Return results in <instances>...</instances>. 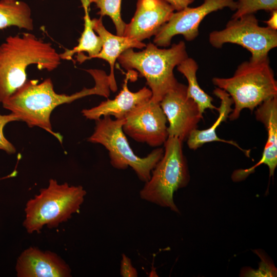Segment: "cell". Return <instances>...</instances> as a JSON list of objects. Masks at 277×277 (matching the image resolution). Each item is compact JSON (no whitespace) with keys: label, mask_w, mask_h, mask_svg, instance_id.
Listing matches in <instances>:
<instances>
[{"label":"cell","mask_w":277,"mask_h":277,"mask_svg":"<svg viewBox=\"0 0 277 277\" xmlns=\"http://www.w3.org/2000/svg\"><path fill=\"white\" fill-rule=\"evenodd\" d=\"M87 71L95 81V85L91 88H85L68 95L55 92L50 78L39 84L37 80L27 81L23 86L2 103L3 106L15 114L20 121L25 122L29 127H40L62 142V136L53 131L50 121L51 114L56 107L88 95L96 94L108 98L110 95L109 77L106 72L98 69H89Z\"/></svg>","instance_id":"cell-1"},{"label":"cell","mask_w":277,"mask_h":277,"mask_svg":"<svg viewBox=\"0 0 277 277\" xmlns=\"http://www.w3.org/2000/svg\"><path fill=\"white\" fill-rule=\"evenodd\" d=\"M61 57L50 43L30 33L7 37L0 45V102L8 98L27 81L26 69L36 64L51 71L61 63Z\"/></svg>","instance_id":"cell-2"},{"label":"cell","mask_w":277,"mask_h":277,"mask_svg":"<svg viewBox=\"0 0 277 277\" xmlns=\"http://www.w3.org/2000/svg\"><path fill=\"white\" fill-rule=\"evenodd\" d=\"M188 57L186 45L180 41L167 49L159 48L151 43L141 51L128 49L119 56L117 60L124 68L135 69L145 78L152 92L150 100L160 103L178 82L173 73L174 68Z\"/></svg>","instance_id":"cell-3"},{"label":"cell","mask_w":277,"mask_h":277,"mask_svg":"<svg viewBox=\"0 0 277 277\" xmlns=\"http://www.w3.org/2000/svg\"><path fill=\"white\" fill-rule=\"evenodd\" d=\"M213 84L226 91L234 108L228 118L238 119L242 110L251 111L264 101L277 96V83L268 57L259 61L244 62L228 78L215 77Z\"/></svg>","instance_id":"cell-4"},{"label":"cell","mask_w":277,"mask_h":277,"mask_svg":"<svg viewBox=\"0 0 277 277\" xmlns=\"http://www.w3.org/2000/svg\"><path fill=\"white\" fill-rule=\"evenodd\" d=\"M86 194L81 186L59 184L50 179L47 188L27 202L24 226L29 233L39 232L45 226L57 227L79 211Z\"/></svg>","instance_id":"cell-5"},{"label":"cell","mask_w":277,"mask_h":277,"mask_svg":"<svg viewBox=\"0 0 277 277\" xmlns=\"http://www.w3.org/2000/svg\"><path fill=\"white\" fill-rule=\"evenodd\" d=\"M182 143L177 137L168 136L164 144V154L151 172L150 179L140 192V197L179 213L173 194L186 186L190 180Z\"/></svg>","instance_id":"cell-6"},{"label":"cell","mask_w":277,"mask_h":277,"mask_svg":"<svg viewBox=\"0 0 277 277\" xmlns=\"http://www.w3.org/2000/svg\"><path fill=\"white\" fill-rule=\"evenodd\" d=\"M124 122L125 118L113 120L110 116L96 120L94 132L88 141L101 144L108 150L113 167L123 170L130 167L138 178L145 183L150 179L152 170L162 157L164 149L157 148L144 157L136 155L123 131Z\"/></svg>","instance_id":"cell-7"},{"label":"cell","mask_w":277,"mask_h":277,"mask_svg":"<svg viewBox=\"0 0 277 277\" xmlns=\"http://www.w3.org/2000/svg\"><path fill=\"white\" fill-rule=\"evenodd\" d=\"M210 44L222 48L226 43L239 45L251 54L250 60L259 61L268 57L269 52L277 46V31L259 25L254 14L231 19L221 30L211 32Z\"/></svg>","instance_id":"cell-8"},{"label":"cell","mask_w":277,"mask_h":277,"mask_svg":"<svg viewBox=\"0 0 277 277\" xmlns=\"http://www.w3.org/2000/svg\"><path fill=\"white\" fill-rule=\"evenodd\" d=\"M237 3L234 0H204L196 7H187L173 12L167 22L154 35V44L166 47L173 36L182 35L187 41L194 40L199 35V27L203 19L209 13L228 8L234 11Z\"/></svg>","instance_id":"cell-9"},{"label":"cell","mask_w":277,"mask_h":277,"mask_svg":"<svg viewBox=\"0 0 277 277\" xmlns=\"http://www.w3.org/2000/svg\"><path fill=\"white\" fill-rule=\"evenodd\" d=\"M167 122L160 103L150 100L127 114L123 130L125 134L137 142L159 147L168 137Z\"/></svg>","instance_id":"cell-10"},{"label":"cell","mask_w":277,"mask_h":277,"mask_svg":"<svg viewBox=\"0 0 277 277\" xmlns=\"http://www.w3.org/2000/svg\"><path fill=\"white\" fill-rule=\"evenodd\" d=\"M160 106L169 123L168 136L183 142L203 118L195 102L187 95V86L179 82L164 96Z\"/></svg>","instance_id":"cell-11"},{"label":"cell","mask_w":277,"mask_h":277,"mask_svg":"<svg viewBox=\"0 0 277 277\" xmlns=\"http://www.w3.org/2000/svg\"><path fill=\"white\" fill-rule=\"evenodd\" d=\"M174 11L163 0H137L135 13L126 24L123 36L140 42L149 38L168 21Z\"/></svg>","instance_id":"cell-12"},{"label":"cell","mask_w":277,"mask_h":277,"mask_svg":"<svg viewBox=\"0 0 277 277\" xmlns=\"http://www.w3.org/2000/svg\"><path fill=\"white\" fill-rule=\"evenodd\" d=\"M254 113L256 119L266 129L267 140L259 162L249 168L234 171L232 175L234 181L244 180L261 164L268 166L271 177L277 166V96L263 102L256 107Z\"/></svg>","instance_id":"cell-13"},{"label":"cell","mask_w":277,"mask_h":277,"mask_svg":"<svg viewBox=\"0 0 277 277\" xmlns=\"http://www.w3.org/2000/svg\"><path fill=\"white\" fill-rule=\"evenodd\" d=\"M19 277H67L71 275L68 265L57 254L33 247L24 250L16 266Z\"/></svg>","instance_id":"cell-14"},{"label":"cell","mask_w":277,"mask_h":277,"mask_svg":"<svg viewBox=\"0 0 277 277\" xmlns=\"http://www.w3.org/2000/svg\"><path fill=\"white\" fill-rule=\"evenodd\" d=\"M128 73L124 80L123 87L113 100L107 99L96 106L82 111L83 115L89 120H97L105 116H112L115 119H123L136 107L150 100L152 92L149 88L143 87L136 92L130 91Z\"/></svg>","instance_id":"cell-15"},{"label":"cell","mask_w":277,"mask_h":277,"mask_svg":"<svg viewBox=\"0 0 277 277\" xmlns=\"http://www.w3.org/2000/svg\"><path fill=\"white\" fill-rule=\"evenodd\" d=\"M94 30L102 40V47L100 52L93 58H98L106 61L110 68L108 75L110 89L113 92L117 90V85L115 78L114 65L119 56L125 51L130 48L142 49L146 46L142 42L123 36L114 35L109 32L104 27L102 17L92 19Z\"/></svg>","instance_id":"cell-16"},{"label":"cell","mask_w":277,"mask_h":277,"mask_svg":"<svg viewBox=\"0 0 277 277\" xmlns=\"http://www.w3.org/2000/svg\"><path fill=\"white\" fill-rule=\"evenodd\" d=\"M213 94L221 101L220 106L217 109L219 112V116L210 127L204 130H199L196 128L190 133L187 138L188 147L195 150L207 143L220 142L236 147L244 152L247 156L249 157L250 150L243 149L233 141L221 139L217 136L216 133V128L228 118L233 110L231 107L233 104V101L226 91L220 88H215L213 90Z\"/></svg>","instance_id":"cell-17"},{"label":"cell","mask_w":277,"mask_h":277,"mask_svg":"<svg viewBox=\"0 0 277 277\" xmlns=\"http://www.w3.org/2000/svg\"><path fill=\"white\" fill-rule=\"evenodd\" d=\"M85 11L84 28L78 45L70 50H66L60 54L61 59L70 60L74 54L77 53L76 59L80 63L86 60L93 58L102 49V40L100 36L94 33L92 19H91L89 7L91 4L89 0H81Z\"/></svg>","instance_id":"cell-18"},{"label":"cell","mask_w":277,"mask_h":277,"mask_svg":"<svg viewBox=\"0 0 277 277\" xmlns=\"http://www.w3.org/2000/svg\"><path fill=\"white\" fill-rule=\"evenodd\" d=\"M198 64L192 58L188 57L177 66V70L183 74L188 82L187 95L197 104L200 112L203 114L205 110L215 109L217 108L212 104L213 98L206 93L200 86L196 77Z\"/></svg>","instance_id":"cell-19"},{"label":"cell","mask_w":277,"mask_h":277,"mask_svg":"<svg viewBox=\"0 0 277 277\" xmlns=\"http://www.w3.org/2000/svg\"><path fill=\"white\" fill-rule=\"evenodd\" d=\"M10 26L33 29L31 9L26 3L16 0L0 1V29Z\"/></svg>","instance_id":"cell-20"},{"label":"cell","mask_w":277,"mask_h":277,"mask_svg":"<svg viewBox=\"0 0 277 277\" xmlns=\"http://www.w3.org/2000/svg\"><path fill=\"white\" fill-rule=\"evenodd\" d=\"M122 0H89L90 3L95 4L100 9L98 12L101 17L107 15L112 19L116 28V35H123L126 24L121 16Z\"/></svg>","instance_id":"cell-21"},{"label":"cell","mask_w":277,"mask_h":277,"mask_svg":"<svg viewBox=\"0 0 277 277\" xmlns=\"http://www.w3.org/2000/svg\"><path fill=\"white\" fill-rule=\"evenodd\" d=\"M235 12L231 19L254 14L259 10L271 12L277 10V0H238Z\"/></svg>","instance_id":"cell-22"},{"label":"cell","mask_w":277,"mask_h":277,"mask_svg":"<svg viewBox=\"0 0 277 277\" xmlns=\"http://www.w3.org/2000/svg\"><path fill=\"white\" fill-rule=\"evenodd\" d=\"M20 121L18 117L13 113L8 115L0 114V150H2L9 154L16 152L15 147L4 136L3 129L5 125L11 122Z\"/></svg>","instance_id":"cell-23"},{"label":"cell","mask_w":277,"mask_h":277,"mask_svg":"<svg viewBox=\"0 0 277 277\" xmlns=\"http://www.w3.org/2000/svg\"><path fill=\"white\" fill-rule=\"evenodd\" d=\"M120 274L123 277H136L138 272L131 263V260L125 254L122 255Z\"/></svg>","instance_id":"cell-24"},{"label":"cell","mask_w":277,"mask_h":277,"mask_svg":"<svg viewBox=\"0 0 277 277\" xmlns=\"http://www.w3.org/2000/svg\"><path fill=\"white\" fill-rule=\"evenodd\" d=\"M170 4L174 10L180 11L188 7L194 0H163Z\"/></svg>","instance_id":"cell-25"},{"label":"cell","mask_w":277,"mask_h":277,"mask_svg":"<svg viewBox=\"0 0 277 277\" xmlns=\"http://www.w3.org/2000/svg\"><path fill=\"white\" fill-rule=\"evenodd\" d=\"M267 24V27L273 30H276L277 29V10L271 11V15L270 17L265 21Z\"/></svg>","instance_id":"cell-26"},{"label":"cell","mask_w":277,"mask_h":277,"mask_svg":"<svg viewBox=\"0 0 277 277\" xmlns=\"http://www.w3.org/2000/svg\"><path fill=\"white\" fill-rule=\"evenodd\" d=\"M7 1H15V0H7Z\"/></svg>","instance_id":"cell-27"}]
</instances>
